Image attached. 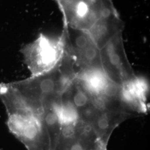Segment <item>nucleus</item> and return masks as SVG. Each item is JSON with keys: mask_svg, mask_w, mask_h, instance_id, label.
<instances>
[{"mask_svg": "<svg viewBox=\"0 0 150 150\" xmlns=\"http://www.w3.org/2000/svg\"><path fill=\"white\" fill-rule=\"evenodd\" d=\"M8 115V126L28 150H50L48 133L38 117L11 93L0 94Z\"/></svg>", "mask_w": 150, "mask_h": 150, "instance_id": "1", "label": "nucleus"}, {"mask_svg": "<svg viewBox=\"0 0 150 150\" xmlns=\"http://www.w3.org/2000/svg\"><path fill=\"white\" fill-rule=\"evenodd\" d=\"M24 62L31 76L42 75L54 70L64 55V43L61 35L51 38L43 33L21 49Z\"/></svg>", "mask_w": 150, "mask_h": 150, "instance_id": "2", "label": "nucleus"}, {"mask_svg": "<svg viewBox=\"0 0 150 150\" xmlns=\"http://www.w3.org/2000/svg\"><path fill=\"white\" fill-rule=\"evenodd\" d=\"M61 35L76 71H103L100 49L88 32L64 26Z\"/></svg>", "mask_w": 150, "mask_h": 150, "instance_id": "3", "label": "nucleus"}, {"mask_svg": "<svg viewBox=\"0 0 150 150\" xmlns=\"http://www.w3.org/2000/svg\"><path fill=\"white\" fill-rule=\"evenodd\" d=\"M64 26L88 31L102 17L112 0H56Z\"/></svg>", "mask_w": 150, "mask_h": 150, "instance_id": "4", "label": "nucleus"}, {"mask_svg": "<svg viewBox=\"0 0 150 150\" xmlns=\"http://www.w3.org/2000/svg\"><path fill=\"white\" fill-rule=\"evenodd\" d=\"M102 69L107 77L122 85L136 76L123 45L122 32L113 37L100 49Z\"/></svg>", "mask_w": 150, "mask_h": 150, "instance_id": "5", "label": "nucleus"}, {"mask_svg": "<svg viewBox=\"0 0 150 150\" xmlns=\"http://www.w3.org/2000/svg\"><path fill=\"white\" fill-rule=\"evenodd\" d=\"M54 150H107L91 126L80 120L64 122Z\"/></svg>", "mask_w": 150, "mask_h": 150, "instance_id": "6", "label": "nucleus"}, {"mask_svg": "<svg viewBox=\"0 0 150 150\" xmlns=\"http://www.w3.org/2000/svg\"><path fill=\"white\" fill-rule=\"evenodd\" d=\"M135 117L129 113L95 107L81 120L89 124L103 145L107 147L114 130L126 120Z\"/></svg>", "mask_w": 150, "mask_h": 150, "instance_id": "7", "label": "nucleus"}, {"mask_svg": "<svg viewBox=\"0 0 150 150\" xmlns=\"http://www.w3.org/2000/svg\"><path fill=\"white\" fill-rule=\"evenodd\" d=\"M121 86L123 102L129 111L136 116L147 113L149 91L148 81L136 76Z\"/></svg>", "mask_w": 150, "mask_h": 150, "instance_id": "8", "label": "nucleus"}]
</instances>
